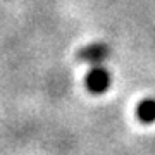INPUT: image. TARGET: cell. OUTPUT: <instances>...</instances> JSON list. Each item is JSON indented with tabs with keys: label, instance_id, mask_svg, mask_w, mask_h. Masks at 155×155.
<instances>
[{
	"label": "cell",
	"instance_id": "1",
	"mask_svg": "<svg viewBox=\"0 0 155 155\" xmlns=\"http://www.w3.org/2000/svg\"><path fill=\"white\" fill-rule=\"evenodd\" d=\"M84 83L91 93H105L112 83L110 72L102 66H93V69H90V72L86 74Z\"/></svg>",
	"mask_w": 155,
	"mask_h": 155
},
{
	"label": "cell",
	"instance_id": "2",
	"mask_svg": "<svg viewBox=\"0 0 155 155\" xmlns=\"http://www.w3.org/2000/svg\"><path fill=\"white\" fill-rule=\"evenodd\" d=\"M110 54V50L105 43H91L88 47L81 48L79 52V59L83 62H88L91 66H102V62L107 61V57Z\"/></svg>",
	"mask_w": 155,
	"mask_h": 155
},
{
	"label": "cell",
	"instance_id": "3",
	"mask_svg": "<svg viewBox=\"0 0 155 155\" xmlns=\"http://www.w3.org/2000/svg\"><path fill=\"white\" fill-rule=\"evenodd\" d=\"M136 116L141 122L145 124H152L155 122V98H145L138 104L136 109Z\"/></svg>",
	"mask_w": 155,
	"mask_h": 155
}]
</instances>
